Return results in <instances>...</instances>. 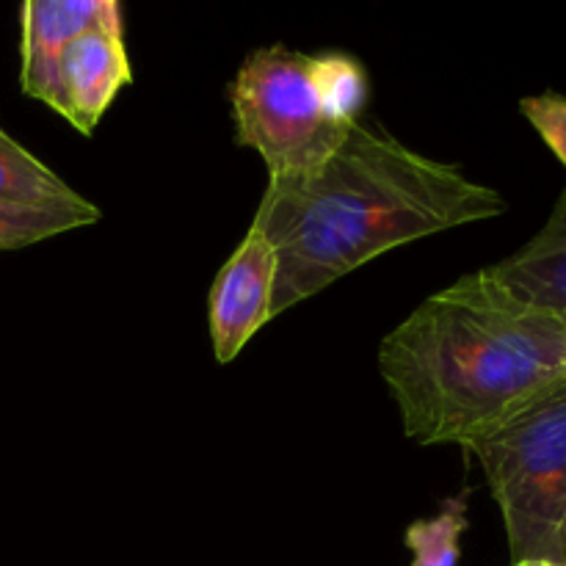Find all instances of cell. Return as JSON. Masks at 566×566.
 <instances>
[{
	"label": "cell",
	"instance_id": "cell-8",
	"mask_svg": "<svg viewBox=\"0 0 566 566\" xmlns=\"http://www.w3.org/2000/svg\"><path fill=\"white\" fill-rule=\"evenodd\" d=\"M486 271L514 298L566 326V188L545 227L523 249Z\"/></svg>",
	"mask_w": 566,
	"mask_h": 566
},
{
	"label": "cell",
	"instance_id": "cell-1",
	"mask_svg": "<svg viewBox=\"0 0 566 566\" xmlns=\"http://www.w3.org/2000/svg\"><path fill=\"white\" fill-rule=\"evenodd\" d=\"M501 213L495 188L357 122L326 164L271 177L260 199L252 230L276 252L271 318L390 249Z\"/></svg>",
	"mask_w": 566,
	"mask_h": 566
},
{
	"label": "cell",
	"instance_id": "cell-11",
	"mask_svg": "<svg viewBox=\"0 0 566 566\" xmlns=\"http://www.w3.org/2000/svg\"><path fill=\"white\" fill-rule=\"evenodd\" d=\"M464 531H468V495H459L448 501L437 517L409 525L403 534V542L412 553L409 566H459Z\"/></svg>",
	"mask_w": 566,
	"mask_h": 566
},
{
	"label": "cell",
	"instance_id": "cell-2",
	"mask_svg": "<svg viewBox=\"0 0 566 566\" xmlns=\"http://www.w3.org/2000/svg\"><path fill=\"white\" fill-rule=\"evenodd\" d=\"M379 370L418 446H473L566 385V326L475 271L381 340Z\"/></svg>",
	"mask_w": 566,
	"mask_h": 566
},
{
	"label": "cell",
	"instance_id": "cell-12",
	"mask_svg": "<svg viewBox=\"0 0 566 566\" xmlns=\"http://www.w3.org/2000/svg\"><path fill=\"white\" fill-rule=\"evenodd\" d=\"M520 111L539 133L542 142L553 149V155L566 166V97L556 92L536 94V97H525Z\"/></svg>",
	"mask_w": 566,
	"mask_h": 566
},
{
	"label": "cell",
	"instance_id": "cell-6",
	"mask_svg": "<svg viewBox=\"0 0 566 566\" xmlns=\"http://www.w3.org/2000/svg\"><path fill=\"white\" fill-rule=\"evenodd\" d=\"M92 28L122 31V6L114 0H28L22 6V92L61 114V61L66 48Z\"/></svg>",
	"mask_w": 566,
	"mask_h": 566
},
{
	"label": "cell",
	"instance_id": "cell-10",
	"mask_svg": "<svg viewBox=\"0 0 566 566\" xmlns=\"http://www.w3.org/2000/svg\"><path fill=\"white\" fill-rule=\"evenodd\" d=\"M99 208L92 202L77 208H14L0 205V252L3 249H22L31 243L48 241L61 232L77 230L99 221Z\"/></svg>",
	"mask_w": 566,
	"mask_h": 566
},
{
	"label": "cell",
	"instance_id": "cell-7",
	"mask_svg": "<svg viewBox=\"0 0 566 566\" xmlns=\"http://www.w3.org/2000/svg\"><path fill=\"white\" fill-rule=\"evenodd\" d=\"M130 81L122 31L92 28L66 48L61 61V116L77 133L92 136L116 94Z\"/></svg>",
	"mask_w": 566,
	"mask_h": 566
},
{
	"label": "cell",
	"instance_id": "cell-4",
	"mask_svg": "<svg viewBox=\"0 0 566 566\" xmlns=\"http://www.w3.org/2000/svg\"><path fill=\"white\" fill-rule=\"evenodd\" d=\"M235 142L254 149L271 177L318 169L346 142L348 122L321 86L315 55L282 44L254 50L230 83Z\"/></svg>",
	"mask_w": 566,
	"mask_h": 566
},
{
	"label": "cell",
	"instance_id": "cell-13",
	"mask_svg": "<svg viewBox=\"0 0 566 566\" xmlns=\"http://www.w3.org/2000/svg\"><path fill=\"white\" fill-rule=\"evenodd\" d=\"M512 566H556V564H512Z\"/></svg>",
	"mask_w": 566,
	"mask_h": 566
},
{
	"label": "cell",
	"instance_id": "cell-5",
	"mask_svg": "<svg viewBox=\"0 0 566 566\" xmlns=\"http://www.w3.org/2000/svg\"><path fill=\"white\" fill-rule=\"evenodd\" d=\"M276 252L265 235L249 227L230 254L208 296L210 346L219 363H232L247 343L271 321Z\"/></svg>",
	"mask_w": 566,
	"mask_h": 566
},
{
	"label": "cell",
	"instance_id": "cell-9",
	"mask_svg": "<svg viewBox=\"0 0 566 566\" xmlns=\"http://www.w3.org/2000/svg\"><path fill=\"white\" fill-rule=\"evenodd\" d=\"M50 166L0 127V205L14 208H77L86 205Z\"/></svg>",
	"mask_w": 566,
	"mask_h": 566
},
{
	"label": "cell",
	"instance_id": "cell-3",
	"mask_svg": "<svg viewBox=\"0 0 566 566\" xmlns=\"http://www.w3.org/2000/svg\"><path fill=\"white\" fill-rule=\"evenodd\" d=\"M468 451L503 514L512 564L566 566V385Z\"/></svg>",
	"mask_w": 566,
	"mask_h": 566
}]
</instances>
